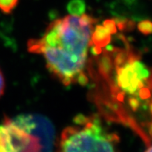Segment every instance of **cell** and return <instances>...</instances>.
Returning a JSON list of instances; mask_svg holds the SVG:
<instances>
[{"label": "cell", "mask_w": 152, "mask_h": 152, "mask_svg": "<svg viewBox=\"0 0 152 152\" xmlns=\"http://www.w3.org/2000/svg\"><path fill=\"white\" fill-rule=\"evenodd\" d=\"M95 23L96 19L84 13L56 19L41 38L29 41L28 50L42 55L47 69L64 85L84 84Z\"/></svg>", "instance_id": "6da1fadb"}, {"label": "cell", "mask_w": 152, "mask_h": 152, "mask_svg": "<svg viewBox=\"0 0 152 152\" xmlns=\"http://www.w3.org/2000/svg\"><path fill=\"white\" fill-rule=\"evenodd\" d=\"M106 60L103 58L99 69L110 73V81L106 80V86L110 88V96L113 100L106 103V107L113 110L118 103L123 102L126 96H129L130 106L137 109L139 103L135 98L145 99L149 96V87L152 81V74L148 67L127 50L113 51L107 54Z\"/></svg>", "instance_id": "7a4b0ae2"}, {"label": "cell", "mask_w": 152, "mask_h": 152, "mask_svg": "<svg viewBox=\"0 0 152 152\" xmlns=\"http://www.w3.org/2000/svg\"><path fill=\"white\" fill-rule=\"evenodd\" d=\"M61 134L54 152H116L119 137L96 116L79 115Z\"/></svg>", "instance_id": "3957f363"}, {"label": "cell", "mask_w": 152, "mask_h": 152, "mask_svg": "<svg viewBox=\"0 0 152 152\" xmlns=\"http://www.w3.org/2000/svg\"><path fill=\"white\" fill-rule=\"evenodd\" d=\"M0 152H51L37 135L6 118L0 124Z\"/></svg>", "instance_id": "277c9868"}, {"label": "cell", "mask_w": 152, "mask_h": 152, "mask_svg": "<svg viewBox=\"0 0 152 152\" xmlns=\"http://www.w3.org/2000/svg\"><path fill=\"white\" fill-rule=\"evenodd\" d=\"M19 0H0V10L5 13H10L17 6Z\"/></svg>", "instance_id": "5b68a950"}, {"label": "cell", "mask_w": 152, "mask_h": 152, "mask_svg": "<svg viewBox=\"0 0 152 152\" xmlns=\"http://www.w3.org/2000/svg\"><path fill=\"white\" fill-rule=\"evenodd\" d=\"M5 90V79L2 71L0 70V97L2 96Z\"/></svg>", "instance_id": "8992f818"}, {"label": "cell", "mask_w": 152, "mask_h": 152, "mask_svg": "<svg viewBox=\"0 0 152 152\" xmlns=\"http://www.w3.org/2000/svg\"><path fill=\"white\" fill-rule=\"evenodd\" d=\"M141 26V25H140ZM149 28L152 29V23H149L148 22H145L144 23L141 24V26H140V29L143 32H148Z\"/></svg>", "instance_id": "52a82bcc"}, {"label": "cell", "mask_w": 152, "mask_h": 152, "mask_svg": "<svg viewBox=\"0 0 152 152\" xmlns=\"http://www.w3.org/2000/svg\"><path fill=\"white\" fill-rule=\"evenodd\" d=\"M145 152H152V145H151V146L149 147L145 151Z\"/></svg>", "instance_id": "ba28073f"}]
</instances>
